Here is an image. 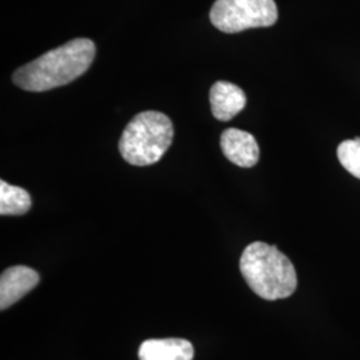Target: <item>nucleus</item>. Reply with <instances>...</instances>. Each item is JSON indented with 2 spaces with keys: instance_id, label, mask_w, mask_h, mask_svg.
<instances>
[{
  "instance_id": "nucleus-1",
  "label": "nucleus",
  "mask_w": 360,
  "mask_h": 360,
  "mask_svg": "<svg viewBox=\"0 0 360 360\" xmlns=\"http://www.w3.org/2000/svg\"><path fill=\"white\" fill-rule=\"evenodd\" d=\"M96 49L90 39L77 38L46 52L13 74L15 86L30 92L62 87L82 77L92 65Z\"/></svg>"
},
{
  "instance_id": "nucleus-2",
  "label": "nucleus",
  "mask_w": 360,
  "mask_h": 360,
  "mask_svg": "<svg viewBox=\"0 0 360 360\" xmlns=\"http://www.w3.org/2000/svg\"><path fill=\"white\" fill-rule=\"evenodd\" d=\"M239 269L248 287L266 300L285 299L295 292V267L276 245L264 242L247 245Z\"/></svg>"
},
{
  "instance_id": "nucleus-3",
  "label": "nucleus",
  "mask_w": 360,
  "mask_h": 360,
  "mask_svg": "<svg viewBox=\"0 0 360 360\" xmlns=\"http://www.w3.org/2000/svg\"><path fill=\"white\" fill-rule=\"evenodd\" d=\"M172 139L174 126L167 115L159 111H143L123 131L119 151L132 166H151L166 154Z\"/></svg>"
},
{
  "instance_id": "nucleus-4",
  "label": "nucleus",
  "mask_w": 360,
  "mask_h": 360,
  "mask_svg": "<svg viewBox=\"0 0 360 360\" xmlns=\"http://www.w3.org/2000/svg\"><path fill=\"white\" fill-rule=\"evenodd\" d=\"M210 19L219 31L236 34L250 28L275 25L278 7L274 0H217Z\"/></svg>"
},
{
  "instance_id": "nucleus-5",
  "label": "nucleus",
  "mask_w": 360,
  "mask_h": 360,
  "mask_svg": "<svg viewBox=\"0 0 360 360\" xmlns=\"http://www.w3.org/2000/svg\"><path fill=\"white\" fill-rule=\"evenodd\" d=\"M220 148L224 156L239 167H254L259 162L260 150L257 139L242 129H224L220 136Z\"/></svg>"
},
{
  "instance_id": "nucleus-6",
  "label": "nucleus",
  "mask_w": 360,
  "mask_h": 360,
  "mask_svg": "<svg viewBox=\"0 0 360 360\" xmlns=\"http://www.w3.org/2000/svg\"><path fill=\"white\" fill-rule=\"evenodd\" d=\"M39 274L27 266H13L0 276V309L11 307L39 283Z\"/></svg>"
},
{
  "instance_id": "nucleus-7",
  "label": "nucleus",
  "mask_w": 360,
  "mask_h": 360,
  "mask_svg": "<svg viewBox=\"0 0 360 360\" xmlns=\"http://www.w3.org/2000/svg\"><path fill=\"white\" fill-rule=\"evenodd\" d=\"M210 103L212 115L220 122H229L243 111L247 98L245 91L236 84L219 80L210 91Z\"/></svg>"
},
{
  "instance_id": "nucleus-8",
  "label": "nucleus",
  "mask_w": 360,
  "mask_h": 360,
  "mask_svg": "<svg viewBox=\"0 0 360 360\" xmlns=\"http://www.w3.org/2000/svg\"><path fill=\"white\" fill-rule=\"evenodd\" d=\"M193 346L186 339H148L139 347V360H193Z\"/></svg>"
},
{
  "instance_id": "nucleus-9",
  "label": "nucleus",
  "mask_w": 360,
  "mask_h": 360,
  "mask_svg": "<svg viewBox=\"0 0 360 360\" xmlns=\"http://www.w3.org/2000/svg\"><path fill=\"white\" fill-rule=\"evenodd\" d=\"M31 205V196L26 190L6 180L0 181V214L3 217L25 215L30 211Z\"/></svg>"
},
{
  "instance_id": "nucleus-10",
  "label": "nucleus",
  "mask_w": 360,
  "mask_h": 360,
  "mask_svg": "<svg viewBox=\"0 0 360 360\" xmlns=\"http://www.w3.org/2000/svg\"><path fill=\"white\" fill-rule=\"evenodd\" d=\"M338 159L351 175L360 179V138L340 143L338 147Z\"/></svg>"
}]
</instances>
